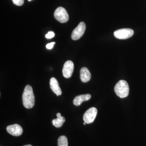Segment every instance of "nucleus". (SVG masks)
Returning a JSON list of instances; mask_svg holds the SVG:
<instances>
[{
    "label": "nucleus",
    "mask_w": 146,
    "mask_h": 146,
    "mask_svg": "<svg viewBox=\"0 0 146 146\" xmlns=\"http://www.w3.org/2000/svg\"><path fill=\"white\" fill-rule=\"evenodd\" d=\"M22 99L23 104L26 108L30 109L34 106L35 96L33 90L30 85H27L25 87Z\"/></svg>",
    "instance_id": "f257e3e1"
},
{
    "label": "nucleus",
    "mask_w": 146,
    "mask_h": 146,
    "mask_svg": "<svg viewBox=\"0 0 146 146\" xmlns=\"http://www.w3.org/2000/svg\"><path fill=\"white\" fill-rule=\"evenodd\" d=\"M115 93L121 98H126L129 93V86L126 81L121 80L116 84L114 88Z\"/></svg>",
    "instance_id": "f03ea898"
},
{
    "label": "nucleus",
    "mask_w": 146,
    "mask_h": 146,
    "mask_svg": "<svg viewBox=\"0 0 146 146\" xmlns=\"http://www.w3.org/2000/svg\"><path fill=\"white\" fill-rule=\"evenodd\" d=\"M134 32L130 29H122L114 32V35L116 38L120 39H127L133 36Z\"/></svg>",
    "instance_id": "7ed1b4c3"
},
{
    "label": "nucleus",
    "mask_w": 146,
    "mask_h": 146,
    "mask_svg": "<svg viewBox=\"0 0 146 146\" xmlns=\"http://www.w3.org/2000/svg\"><path fill=\"white\" fill-rule=\"evenodd\" d=\"M54 18L57 21L61 23H65L69 20V15L65 9L59 7L55 11Z\"/></svg>",
    "instance_id": "20e7f679"
},
{
    "label": "nucleus",
    "mask_w": 146,
    "mask_h": 146,
    "mask_svg": "<svg viewBox=\"0 0 146 146\" xmlns=\"http://www.w3.org/2000/svg\"><path fill=\"white\" fill-rule=\"evenodd\" d=\"M98 110L96 108H89L84 113L83 115V120L86 123L90 124L93 123L96 117Z\"/></svg>",
    "instance_id": "39448f33"
},
{
    "label": "nucleus",
    "mask_w": 146,
    "mask_h": 146,
    "mask_svg": "<svg viewBox=\"0 0 146 146\" xmlns=\"http://www.w3.org/2000/svg\"><path fill=\"white\" fill-rule=\"evenodd\" d=\"M86 29V25L83 22L80 23L76 27L73 31L72 34V39L74 40L80 39L84 34Z\"/></svg>",
    "instance_id": "423d86ee"
},
{
    "label": "nucleus",
    "mask_w": 146,
    "mask_h": 146,
    "mask_svg": "<svg viewBox=\"0 0 146 146\" xmlns=\"http://www.w3.org/2000/svg\"><path fill=\"white\" fill-rule=\"evenodd\" d=\"M74 64L71 60H68L63 65V75L65 78H68L72 76L74 72Z\"/></svg>",
    "instance_id": "0eeeda50"
},
{
    "label": "nucleus",
    "mask_w": 146,
    "mask_h": 146,
    "mask_svg": "<svg viewBox=\"0 0 146 146\" xmlns=\"http://www.w3.org/2000/svg\"><path fill=\"white\" fill-rule=\"evenodd\" d=\"M6 129L8 133L13 136H21L23 132V128L21 126L17 124L8 126Z\"/></svg>",
    "instance_id": "6e6552de"
},
{
    "label": "nucleus",
    "mask_w": 146,
    "mask_h": 146,
    "mask_svg": "<svg viewBox=\"0 0 146 146\" xmlns=\"http://www.w3.org/2000/svg\"><path fill=\"white\" fill-rule=\"evenodd\" d=\"M50 89L54 94H56V96H60L62 94V91L59 86L58 82L55 78L52 77L50 79Z\"/></svg>",
    "instance_id": "1a4fd4ad"
},
{
    "label": "nucleus",
    "mask_w": 146,
    "mask_h": 146,
    "mask_svg": "<svg viewBox=\"0 0 146 146\" xmlns=\"http://www.w3.org/2000/svg\"><path fill=\"white\" fill-rule=\"evenodd\" d=\"M91 95L90 94L80 95L75 98L73 100V104L76 106H79L83 102L88 101L91 99Z\"/></svg>",
    "instance_id": "9d476101"
},
{
    "label": "nucleus",
    "mask_w": 146,
    "mask_h": 146,
    "mask_svg": "<svg viewBox=\"0 0 146 146\" xmlns=\"http://www.w3.org/2000/svg\"><path fill=\"white\" fill-rule=\"evenodd\" d=\"M80 78L81 81L83 82H87L91 78V74L87 68L83 67L80 71Z\"/></svg>",
    "instance_id": "9b49d317"
},
{
    "label": "nucleus",
    "mask_w": 146,
    "mask_h": 146,
    "mask_svg": "<svg viewBox=\"0 0 146 146\" xmlns=\"http://www.w3.org/2000/svg\"><path fill=\"white\" fill-rule=\"evenodd\" d=\"M57 118L52 120V123L53 125L56 127L59 128L61 127L63 125V123L65 121V118L61 116L60 113L56 114Z\"/></svg>",
    "instance_id": "f8f14e48"
},
{
    "label": "nucleus",
    "mask_w": 146,
    "mask_h": 146,
    "mask_svg": "<svg viewBox=\"0 0 146 146\" xmlns=\"http://www.w3.org/2000/svg\"><path fill=\"white\" fill-rule=\"evenodd\" d=\"M58 146H68V141L67 137L65 136H61L58 139Z\"/></svg>",
    "instance_id": "ddd939ff"
},
{
    "label": "nucleus",
    "mask_w": 146,
    "mask_h": 146,
    "mask_svg": "<svg viewBox=\"0 0 146 146\" xmlns=\"http://www.w3.org/2000/svg\"><path fill=\"white\" fill-rule=\"evenodd\" d=\"M12 1L14 4L20 6L23 5L24 0H12Z\"/></svg>",
    "instance_id": "4468645a"
},
{
    "label": "nucleus",
    "mask_w": 146,
    "mask_h": 146,
    "mask_svg": "<svg viewBox=\"0 0 146 146\" xmlns=\"http://www.w3.org/2000/svg\"><path fill=\"white\" fill-rule=\"evenodd\" d=\"M54 33L52 31H49L46 34V37L47 39H51L54 36Z\"/></svg>",
    "instance_id": "2eb2a0df"
},
{
    "label": "nucleus",
    "mask_w": 146,
    "mask_h": 146,
    "mask_svg": "<svg viewBox=\"0 0 146 146\" xmlns=\"http://www.w3.org/2000/svg\"><path fill=\"white\" fill-rule=\"evenodd\" d=\"M55 44V42H52V43H49V44H47L46 47L48 49H51L54 46V45Z\"/></svg>",
    "instance_id": "dca6fc26"
},
{
    "label": "nucleus",
    "mask_w": 146,
    "mask_h": 146,
    "mask_svg": "<svg viewBox=\"0 0 146 146\" xmlns=\"http://www.w3.org/2000/svg\"><path fill=\"white\" fill-rule=\"evenodd\" d=\"M24 146H32L31 145H24Z\"/></svg>",
    "instance_id": "f3484780"
},
{
    "label": "nucleus",
    "mask_w": 146,
    "mask_h": 146,
    "mask_svg": "<svg viewBox=\"0 0 146 146\" xmlns=\"http://www.w3.org/2000/svg\"><path fill=\"white\" fill-rule=\"evenodd\" d=\"M83 124L84 125H86V123H84Z\"/></svg>",
    "instance_id": "a211bd4d"
},
{
    "label": "nucleus",
    "mask_w": 146,
    "mask_h": 146,
    "mask_svg": "<svg viewBox=\"0 0 146 146\" xmlns=\"http://www.w3.org/2000/svg\"><path fill=\"white\" fill-rule=\"evenodd\" d=\"M29 1H31V0H28Z\"/></svg>",
    "instance_id": "6ab92c4d"
}]
</instances>
